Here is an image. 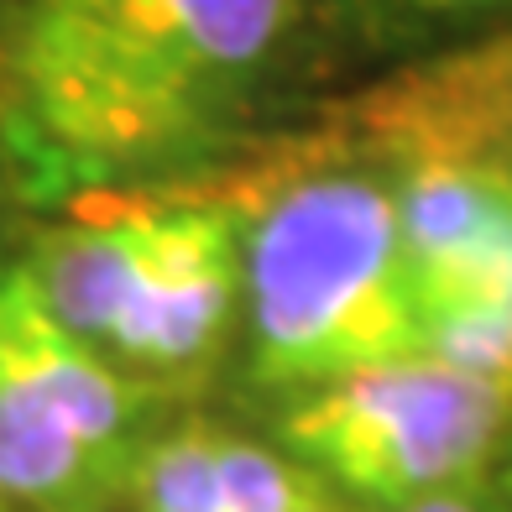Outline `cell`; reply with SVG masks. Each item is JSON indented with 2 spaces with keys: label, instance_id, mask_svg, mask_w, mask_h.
<instances>
[{
  "label": "cell",
  "instance_id": "cell-5",
  "mask_svg": "<svg viewBox=\"0 0 512 512\" xmlns=\"http://www.w3.org/2000/svg\"><path fill=\"white\" fill-rule=\"evenodd\" d=\"M418 309L497 304L512 277V168L424 157L392 189Z\"/></svg>",
  "mask_w": 512,
  "mask_h": 512
},
{
  "label": "cell",
  "instance_id": "cell-6",
  "mask_svg": "<svg viewBox=\"0 0 512 512\" xmlns=\"http://www.w3.org/2000/svg\"><path fill=\"white\" fill-rule=\"evenodd\" d=\"M0 371L27 387L100 465L126 481L136 476L142 387L48 309L27 262L0 272Z\"/></svg>",
  "mask_w": 512,
  "mask_h": 512
},
{
  "label": "cell",
  "instance_id": "cell-4",
  "mask_svg": "<svg viewBox=\"0 0 512 512\" xmlns=\"http://www.w3.org/2000/svg\"><path fill=\"white\" fill-rule=\"evenodd\" d=\"M246 298V230L230 204H157L142 283L115 319L105 356L147 377L215 361Z\"/></svg>",
  "mask_w": 512,
  "mask_h": 512
},
{
  "label": "cell",
  "instance_id": "cell-11",
  "mask_svg": "<svg viewBox=\"0 0 512 512\" xmlns=\"http://www.w3.org/2000/svg\"><path fill=\"white\" fill-rule=\"evenodd\" d=\"M507 6V0H366V11H377L392 27H445V21H471Z\"/></svg>",
  "mask_w": 512,
  "mask_h": 512
},
{
  "label": "cell",
  "instance_id": "cell-10",
  "mask_svg": "<svg viewBox=\"0 0 512 512\" xmlns=\"http://www.w3.org/2000/svg\"><path fill=\"white\" fill-rule=\"evenodd\" d=\"M424 356L512 392V309L455 304V309L424 314Z\"/></svg>",
  "mask_w": 512,
  "mask_h": 512
},
{
  "label": "cell",
  "instance_id": "cell-15",
  "mask_svg": "<svg viewBox=\"0 0 512 512\" xmlns=\"http://www.w3.org/2000/svg\"><path fill=\"white\" fill-rule=\"evenodd\" d=\"M0 512H6V497H0Z\"/></svg>",
  "mask_w": 512,
  "mask_h": 512
},
{
  "label": "cell",
  "instance_id": "cell-8",
  "mask_svg": "<svg viewBox=\"0 0 512 512\" xmlns=\"http://www.w3.org/2000/svg\"><path fill=\"white\" fill-rule=\"evenodd\" d=\"M136 512H225L215 476V429L183 424L142 450L131 476Z\"/></svg>",
  "mask_w": 512,
  "mask_h": 512
},
{
  "label": "cell",
  "instance_id": "cell-7",
  "mask_svg": "<svg viewBox=\"0 0 512 512\" xmlns=\"http://www.w3.org/2000/svg\"><path fill=\"white\" fill-rule=\"evenodd\" d=\"M131 481L100 465L16 377L0 371V497L37 512H105Z\"/></svg>",
  "mask_w": 512,
  "mask_h": 512
},
{
  "label": "cell",
  "instance_id": "cell-9",
  "mask_svg": "<svg viewBox=\"0 0 512 512\" xmlns=\"http://www.w3.org/2000/svg\"><path fill=\"white\" fill-rule=\"evenodd\" d=\"M215 476L225 512H309L324 502L309 465L236 434H215Z\"/></svg>",
  "mask_w": 512,
  "mask_h": 512
},
{
  "label": "cell",
  "instance_id": "cell-12",
  "mask_svg": "<svg viewBox=\"0 0 512 512\" xmlns=\"http://www.w3.org/2000/svg\"><path fill=\"white\" fill-rule=\"evenodd\" d=\"M398 512H481V507L465 497V492H439V497H424V502H408Z\"/></svg>",
  "mask_w": 512,
  "mask_h": 512
},
{
  "label": "cell",
  "instance_id": "cell-1",
  "mask_svg": "<svg viewBox=\"0 0 512 512\" xmlns=\"http://www.w3.org/2000/svg\"><path fill=\"white\" fill-rule=\"evenodd\" d=\"M298 0H6L0 136L37 194L162 173L246 121Z\"/></svg>",
  "mask_w": 512,
  "mask_h": 512
},
{
  "label": "cell",
  "instance_id": "cell-2",
  "mask_svg": "<svg viewBox=\"0 0 512 512\" xmlns=\"http://www.w3.org/2000/svg\"><path fill=\"white\" fill-rule=\"evenodd\" d=\"M246 335L262 387L319 392L424 356L392 189L361 173L288 183L246 230Z\"/></svg>",
  "mask_w": 512,
  "mask_h": 512
},
{
  "label": "cell",
  "instance_id": "cell-3",
  "mask_svg": "<svg viewBox=\"0 0 512 512\" xmlns=\"http://www.w3.org/2000/svg\"><path fill=\"white\" fill-rule=\"evenodd\" d=\"M512 418V392L413 356L304 392L277 434L298 465L398 512L439 492H465Z\"/></svg>",
  "mask_w": 512,
  "mask_h": 512
},
{
  "label": "cell",
  "instance_id": "cell-14",
  "mask_svg": "<svg viewBox=\"0 0 512 512\" xmlns=\"http://www.w3.org/2000/svg\"><path fill=\"white\" fill-rule=\"evenodd\" d=\"M507 492H512V465H507Z\"/></svg>",
  "mask_w": 512,
  "mask_h": 512
},
{
  "label": "cell",
  "instance_id": "cell-13",
  "mask_svg": "<svg viewBox=\"0 0 512 512\" xmlns=\"http://www.w3.org/2000/svg\"><path fill=\"white\" fill-rule=\"evenodd\" d=\"M309 512H345V507H330V502H319V507H309Z\"/></svg>",
  "mask_w": 512,
  "mask_h": 512
}]
</instances>
